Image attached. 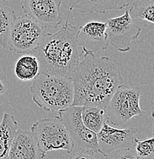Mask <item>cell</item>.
Listing matches in <instances>:
<instances>
[{
    "label": "cell",
    "instance_id": "cell-1",
    "mask_svg": "<svg viewBox=\"0 0 154 159\" xmlns=\"http://www.w3.org/2000/svg\"><path fill=\"white\" fill-rule=\"evenodd\" d=\"M83 50L82 59L71 74L74 88L73 106H94L105 109L115 91L124 84L118 67L106 56L98 58Z\"/></svg>",
    "mask_w": 154,
    "mask_h": 159
},
{
    "label": "cell",
    "instance_id": "cell-2",
    "mask_svg": "<svg viewBox=\"0 0 154 159\" xmlns=\"http://www.w3.org/2000/svg\"><path fill=\"white\" fill-rule=\"evenodd\" d=\"M35 52L40 74L70 77L83 54L78 29L69 23L68 17L59 31L47 33Z\"/></svg>",
    "mask_w": 154,
    "mask_h": 159
},
{
    "label": "cell",
    "instance_id": "cell-3",
    "mask_svg": "<svg viewBox=\"0 0 154 159\" xmlns=\"http://www.w3.org/2000/svg\"><path fill=\"white\" fill-rule=\"evenodd\" d=\"M30 92L34 103L47 112L72 107L74 99L70 77L39 74L30 87Z\"/></svg>",
    "mask_w": 154,
    "mask_h": 159
},
{
    "label": "cell",
    "instance_id": "cell-4",
    "mask_svg": "<svg viewBox=\"0 0 154 159\" xmlns=\"http://www.w3.org/2000/svg\"><path fill=\"white\" fill-rule=\"evenodd\" d=\"M31 132L40 149L45 155L55 150H64L68 154L73 153L75 145L67 129L57 116L37 121L31 127Z\"/></svg>",
    "mask_w": 154,
    "mask_h": 159
},
{
    "label": "cell",
    "instance_id": "cell-5",
    "mask_svg": "<svg viewBox=\"0 0 154 159\" xmlns=\"http://www.w3.org/2000/svg\"><path fill=\"white\" fill-rule=\"evenodd\" d=\"M140 99V88L124 85L119 87L105 109L108 123L120 126L134 117L143 116Z\"/></svg>",
    "mask_w": 154,
    "mask_h": 159
},
{
    "label": "cell",
    "instance_id": "cell-6",
    "mask_svg": "<svg viewBox=\"0 0 154 159\" xmlns=\"http://www.w3.org/2000/svg\"><path fill=\"white\" fill-rule=\"evenodd\" d=\"M47 33L45 28L28 15L15 17L10 31L8 49L18 54L35 51Z\"/></svg>",
    "mask_w": 154,
    "mask_h": 159
},
{
    "label": "cell",
    "instance_id": "cell-7",
    "mask_svg": "<svg viewBox=\"0 0 154 159\" xmlns=\"http://www.w3.org/2000/svg\"><path fill=\"white\" fill-rule=\"evenodd\" d=\"M82 109V107L73 106L58 111L57 117L67 129L75 146L81 150L99 152L97 133L88 129L83 123Z\"/></svg>",
    "mask_w": 154,
    "mask_h": 159
},
{
    "label": "cell",
    "instance_id": "cell-8",
    "mask_svg": "<svg viewBox=\"0 0 154 159\" xmlns=\"http://www.w3.org/2000/svg\"><path fill=\"white\" fill-rule=\"evenodd\" d=\"M106 24L109 44L121 53L130 51L131 42L141 32V28L134 21L129 9H126L122 16L108 19Z\"/></svg>",
    "mask_w": 154,
    "mask_h": 159
},
{
    "label": "cell",
    "instance_id": "cell-9",
    "mask_svg": "<svg viewBox=\"0 0 154 159\" xmlns=\"http://www.w3.org/2000/svg\"><path fill=\"white\" fill-rule=\"evenodd\" d=\"M64 0H23L21 9L24 14L46 29H57L63 21L61 4Z\"/></svg>",
    "mask_w": 154,
    "mask_h": 159
},
{
    "label": "cell",
    "instance_id": "cell-10",
    "mask_svg": "<svg viewBox=\"0 0 154 159\" xmlns=\"http://www.w3.org/2000/svg\"><path fill=\"white\" fill-rule=\"evenodd\" d=\"M137 132L138 129L135 127L115 128L105 121L102 128L97 133L99 152L105 156L114 151L132 148L134 146Z\"/></svg>",
    "mask_w": 154,
    "mask_h": 159
},
{
    "label": "cell",
    "instance_id": "cell-11",
    "mask_svg": "<svg viewBox=\"0 0 154 159\" xmlns=\"http://www.w3.org/2000/svg\"><path fill=\"white\" fill-rule=\"evenodd\" d=\"M78 39L82 49L92 52L108 48L107 24L103 21H91L78 29Z\"/></svg>",
    "mask_w": 154,
    "mask_h": 159
},
{
    "label": "cell",
    "instance_id": "cell-12",
    "mask_svg": "<svg viewBox=\"0 0 154 159\" xmlns=\"http://www.w3.org/2000/svg\"><path fill=\"white\" fill-rule=\"evenodd\" d=\"M46 155L40 149L32 132L18 129L13 139L8 159H45Z\"/></svg>",
    "mask_w": 154,
    "mask_h": 159
},
{
    "label": "cell",
    "instance_id": "cell-13",
    "mask_svg": "<svg viewBox=\"0 0 154 159\" xmlns=\"http://www.w3.org/2000/svg\"><path fill=\"white\" fill-rule=\"evenodd\" d=\"M134 0H69V10L81 13H105L130 6Z\"/></svg>",
    "mask_w": 154,
    "mask_h": 159
},
{
    "label": "cell",
    "instance_id": "cell-14",
    "mask_svg": "<svg viewBox=\"0 0 154 159\" xmlns=\"http://www.w3.org/2000/svg\"><path fill=\"white\" fill-rule=\"evenodd\" d=\"M18 131V122L13 116L4 113L0 123V159H8L13 139Z\"/></svg>",
    "mask_w": 154,
    "mask_h": 159
},
{
    "label": "cell",
    "instance_id": "cell-15",
    "mask_svg": "<svg viewBox=\"0 0 154 159\" xmlns=\"http://www.w3.org/2000/svg\"><path fill=\"white\" fill-rule=\"evenodd\" d=\"M40 74V64L37 57L29 54L20 57L15 64V74L21 81H31Z\"/></svg>",
    "mask_w": 154,
    "mask_h": 159
},
{
    "label": "cell",
    "instance_id": "cell-16",
    "mask_svg": "<svg viewBox=\"0 0 154 159\" xmlns=\"http://www.w3.org/2000/svg\"><path fill=\"white\" fill-rule=\"evenodd\" d=\"M15 14L6 2L0 1V46L4 49L9 48V38Z\"/></svg>",
    "mask_w": 154,
    "mask_h": 159
},
{
    "label": "cell",
    "instance_id": "cell-17",
    "mask_svg": "<svg viewBox=\"0 0 154 159\" xmlns=\"http://www.w3.org/2000/svg\"><path fill=\"white\" fill-rule=\"evenodd\" d=\"M82 119L88 129L98 133L106 121L105 109L94 106H83Z\"/></svg>",
    "mask_w": 154,
    "mask_h": 159
},
{
    "label": "cell",
    "instance_id": "cell-18",
    "mask_svg": "<svg viewBox=\"0 0 154 159\" xmlns=\"http://www.w3.org/2000/svg\"><path fill=\"white\" fill-rule=\"evenodd\" d=\"M129 11L132 17L154 24V0H134Z\"/></svg>",
    "mask_w": 154,
    "mask_h": 159
},
{
    "label": "cell",
    "instance_id": "cell-19",
    "mask_svg": "<svg viewBox=\"0 0 154 159\" xmlns=\"http://www.w3.org/2000/svg\"><path fill=\"white\" fill-rule=\"evenodd\" d=\"M134 147L137 159H154V136L145 139L136 138Z\"/></svg>",
    "mask_w": 154,
    "mask_h": 159
},
{
    "label": "cell",
    "instance_id": "cell-20",
    "mask_svg": "<svg viewBox=\"0 0 154 159\" xmlns=\"http://www.w3.org/2000/svg\"><path fill=\"white\" fill-rule=\"evenodd\" d=\"M104 157L105 159H137L134 147L114 151Z\"/></svg>",
    "mask_w": 154,
    "mask_h": 159
},
{
    "label": "cell",
    "instance_id": "cell-21",
    "mask_svg": "<svg viewBox=\"0 0 154 159\" xmlns=\"http://www.w3.org/2000/svg\"><path fill=\"white\" fill-rule=\"evenodd\" d=\"M99 152H94L89 150H81L71 155L69 159H99L97 156Z\"/></svg>",
    "mask_w": 154,
    "mask_h": 159
},
{
    "label": "cell",
    "instance_id": "cell-22",
    "mask_svg": "<svg viewBox=\"0 0 154 159\" xmlns=\"http://www.w3.org/2000/svg\"><path fill=\"white\" fill-rule=\"evenodd\" d=\"M10 87V82L6 74L0 71V96L8 90Z\"/></svg>",
    "mask_w": 154,
    "mask_h": 159
},
{
    "label": "cell",
    "instance_id": "cell-23",
    "mask_svg": "<svg viewBox=\"0 0 154 159\" xmlns=\"http://www.w3.org/2000/svg\"><path fill=\"white\" fill-rule=\"evenodd\" d=\"M151 116H152V119H153V135L154 136V110H153V112H152Z\"/></svg>",
    "mask_w": 154,
    "mask_h": 159
},
{
    "label": "cell",
    "instance_id": "cell-24",
    "mask_svg": "<svg viewBox=\"0 0 154 159\" xmlns=\"http://www.w3.org/2000/svg\"><path fill=\"white\" fill-rule=\"evenodd\" d=\"M0 1H2V2H9V0H0Z\"/></svg>",
    "mask_w": 154,
    "mask_h": 159
}]
</instances>
